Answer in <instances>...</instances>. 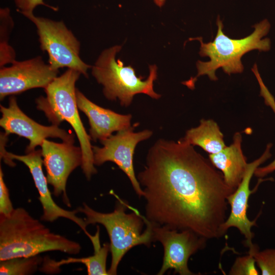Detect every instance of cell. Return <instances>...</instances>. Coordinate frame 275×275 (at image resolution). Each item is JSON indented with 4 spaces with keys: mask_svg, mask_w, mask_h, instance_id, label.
<instances>
[{
    "mask_svg": "<svg viewBox=\"0 0 275 275\" xmlns=\"http://www.w3.org/2000/svg\"><path fill=\"white\" fill-rule=\"evenodd\" d=\"M137 179L143 187L146 217L206 239L218 238L227 218V197L234 189L223 175L181 139H159L150 148Z\"/></svg>",
    "mask_w": 275,
    "mask_h": 275,
    "instance_id": "1",
    "label": "cell"
},
{
    "mask_svg": "<svg viewBox=\"0 0 275 275\" xmlns=\"http://www.w3.org/2000/svg\"><path fill=\"white\" fill-rule=\"evenodd\" d=\"M81 249L78 242L51 232L23 208L0 215V261L55 251L76 255Z\"/></svg>",
    "mask_w": 275,
    "mask_h": 275,
    "instance_id": "2",
    "label": "cell"
},
{
    "mask_svg": "<svg viewBox=\"0 0 275 275\" xmlns=\"http://www.w3.org/2000/svg\"><path fill=\"white\" fill-rule=\"evenodd\" d=\"M216 25L217 31L213 41L204 43L202 37L190 39L199 40L201 43L200 55L210 59L207 62L198 61L196 64L197 75L182 82L190 89L195 88L197 78L201 75H206L210 80H217L215 72L220 68L229 75L242 72L244 66L241 59L245 53L255 49L267 51L270 48V39H263L270 28L266 19L256 24L251 34L239 39L230 38L224 33V25L219 17L216 20Z\"/></svg>",
    "mask_w": 275,
    "mask_h": 275,
    "instance_id": "3",
    "label": "cell"
},
{
    "mask_svg": "<svg viewBox=\"0 0 275 275\" xmlns=\"http://www.w3.org/2000/svg\"><path fill=\"white\" fill-rule=\"evenodd\" d=\"M114 211L109 213L97 211L87 204L78 207V212L83 213L86 224H99L106 229L110 239L112 260L107 271L108 275H115L119 263L131 249L138 245L149 246L154 241L153 224L136 209L127 213L129 205L118 197Z\"/></svg>",
    "mask_w": 275,
    "mask_h": 275,
    "instance_id": "4",
    "label": "cell"
},
{
    "mask_svg": "<svg viewBox=\"0 0 275 275\" xmlns=\"http://www.w3.org/2000/svg\"><path fill=\"white\" fill-rule=\"evenodd\" d=\"M80 74L79 71L68 68L44 89L46 96L38 97L36 102L37 109L44 112L52 125L58 126L66 121L72 127L82 151L81 167L87 179L90 180L97 170L94 167L91 139L78 112L75 83Z\"/></svg>",
    "mask_w": 275,
    "mask_h": 275,
    "instance_id": "5",
    "label": "cell"
},
{
    "mask_svg": "<svg viewBox=\"0 0 275 275\" xmlns=\"http://www.w3.org/2000/svg\"><path fill=\"white\" fill-rule=\"evenodd\" d=\"M121 46L116 45L103 50L94 65L92 67V74L97 81L103 86V93L109 100L118 99L121 106H128L135 95L147 94L158 99L161 95L153 89L154 81L157 78V67L149 66V74L144 77L135 74L131 66H124L120 59L116 60V55L121 49Z\"/></svg>",
    "mask_w": 275,
    "mask_h": 275,
    "instance_id": "6",
    "label": "cell"
},
{
    "mask_svg": "<svg viewBox=\"0 0 275 275\" xmlns=\"http://www.w3.org/2000/svg\"><path fill=\"white\" fill-rule=\"evenodd\" d=\"M21 14L36 25L40 48L47 53L52 69L67 67L88 77L87 70L91 66L80 58V42L64 22L36 16L33 12Z\"/></svg>",
    "mask_w": 275,
    "mask_h": 275,
    "instance_id": "7",
    "label": "cell"
},
{
    "mask_svg": "<svg viewBox=\"0 0 275 275\" xmlns=\"http://www.w3.org/2000/svg\"><path fill=\"white\" fill-rule=\"evenodd\" d=\"M136 124L100 141L103 147L92 146V150L95 165L99 166L106 161L116 163L127 175L138 196L142 197L144 191L135 176L133 155L138 144L149 139L153 132L148 129L134 132Z\"/></svg>",
    "mask_w": 275,
    "mask_h": 275,
    "instance_id": "8",
    "label": "cell"
},
{
    "mask_svg": "<svg viewBox=\"0 0 275 275\" xmlns=\"http://www.w3.org/2000/svg\"><path fill=\"white\" fill-rule=\"evenodd\" d=\"M152 224L154 240L160 242L164 250L162 265L157 274L162 275L169 269L180 275L195 274L188 267V259L206 246L207 239L188 230Z\"/></svg>",
    "mask_w": 275,
    "mask_h": 275,
    "instance_id": "9",
    "label": "cell"
},
{
    "mask_svg": "<svg viewBox=\"0 0 275 275\" xmlns=\"http://www.w3.org/2000/svg\"><path fill=\"white\" fill-rule=\"evenodd\" d=\"M58 73L59 70L46 64L40 56L23 61H15L9 67H2L0 99L34 88L45 89L58 76Z\"/></svg>",
    "mask_w": 275,
    "mask_h": 275,
    "instance_id": "10",
    "label": "cell"
},
{
    "mask_svg": "<svg viewBox=\"0 0 275 275\" xmlns=\"http://www.w3.org/2000/svg\"><path fill=\"white\" fill-rule=\"evenodd\" d=\"M41 147L48 183L52 186L54 195L59 197L62 195L65 204L70 207L66 183L73 170L81 166V149L72 143H57L47 139L44 140Z\"/></svg>",
    "mask_w": 275,
    "mask_h": 275,
    "instance_id": "11",
    "label": "cell"
},
{
    "mask_svg": "<svg viewBox=\"0 0 275 275\" xmlns=\"http://www.w3.org/2000/svg\"><path fill=\"white\" fill-rule=\"evenodd\" d=\"M0 108L2 113L0 126L7 135L16 134L29 140L26 153L35 150L36 147L41 146L44 140L48 138H59L63 142L74 143V136L72 133L55 125L49 126L41 125L26 115L18 106L14 96L9 98L8 107L1 105Z\"/></svg>",
    "mask_w": 275,
    "mask_h": 275,
    "instance_id": "12",
    "label": "cell"
},
{
    "mask_svg": "<svg viewBox=\"0 0 275 275\" xmlns=\"http://www.w3.org/2000/svg\"><path fill=\"white\" fill-rule=\"evenodd\" d=\"M1 156L10 166H15L12 160L15 159L21 161L29 168L39 194V200L43 210L41 221L52 222L60 217L67 218L78 225L87 236L90 235L87 230V225L85 219L76 215L78 212L76 209L72 211L64 209L58 205L52 199L48 187L47 178L42 170L43 161L41 150H34L24 155H18L5 150Z\"/></svg>",
    "mask_w": 275,
    "mask_h": 275,
    "instance_id": "13",
    "label": "cell"
},
{
    "mask_svg": "<svg viewBox=\"0 0 275 275\" xmlns=\"http://www.w3.org/2000/svg\"><path fill=\"white\" fill-rule=\"evenodd\" d=\"M271 144H268L263 154L258 159L248 163L245 173L242 180L234 191L227 197V202L230 206L231 211L229 216L222 227L224 235L231 227L237 228L245 237L244 245L251 247L254 234L251 229L256 226L257 218L253 221L249 219L247 211L249 208V199L254 190L250 189L251 178L256 169L269 158L271 154L270 150Z\"/></svg>",
    "mask_w": 275,
    "mask_h": 275,
    "instance_id": "14",
    "label": "cell"
},
{
    "mask_svg": "<svg viewBox=\"0 0 275 275\" xmlns=\"http://www.w3.org/2000/svg\"><path fill=\"white\" fill-rule=\"evenodd\" d=\"M76 98L78 109L88 118L90 126L89 135L94 142L106 139L114 132L131 126V115L120 114L102 107L90 100L77 89Z\"/></svg>",
    "mask_w": 275,
    "mask_h": 275,
    "instance_id": "15",
    "label": "cell"
},
{
    "mask_svg": "<svg viewBox=\"0 0 275 275\" xmlns=\"http://www.w3.org/2000/svg\"><path fill=\"white\" fill-rule=\"evenodd\" d=\"M233 142L219 152L209 154L211 164L221 170L226 184L235 190L241 182L248 163L241 149L242 136L236 132Z\"/></svg>",
    "mask_w": 275,
    "mask_h": 275,
    "instance_id": "16",
    "label": "cell"
},
{
    "mask_svg": "<svg viewBox=\"0 0 275 275\" xmlns=\"http://www.w3.org/2000/svg\"><path fill=\"white\" fill-rule=\"evenodd\" d=\"M181 139L193 146L200 147L209 154L216 153L226 147L218 125L211 119L201 120L198 126L187 130Z\"/></svg>",
    "mask_w": 275,
    "mask_h": 275,
    "instance_id": "17",
    "label": "cell"
},
{
    "mask_svg": "<svg viewBox=\"0 0 275 275\" xmlns=\"http://www.w3.org/2000/svg\"><path fill=\"white\" fill-rule=\"evenodd\" d=\"M94 248V254L92 256L84 258L69 257L59 261L49 260L46 262L44 269L47 272L59 269L62 265L70 263H81L87 268L88 275H107L106 259L110 251V244L104 243L102 246L100 245L99 236H96L92 241Z\"/></svg>",
    "mask_w": 275,
    "mask_h": 275,
    "instance_id": "18",
    "label": "cell"
},
{
    "mask_svg": "<svg viewBox=\"0 0 275 275\" xmlns=\"http://www.w3.org/2000/svg\"><path fill=\"white\" fill-rule=\"evenodd\" d=\"M43 258L36 255L15 257L0 261L1 275H29L35 273L42 263Z\"/></svg>",
    "mask_w": 275,
    "mask_h": 275,
    "instance_id": "19",
    "label": "cell"
},
{
    "mask_svg": "<svg viewBox=\"0 0 275 275\" xmlns=\"http://www.w3.org/2000/svg\"><path fill=\"white\" fill-rule=\"evenodd\" d=\"M0 66L12 64L15 60V52L9 44L8 40L14 26V22L8 8L1 9L0 11Z\"/></svg>",
    "mask_w": 275,
    "mask_h": 275,
    "instance_id": "20",
    "label": "cell"
},
{
    "mask_svg": "<svg viewBox=\"0 0 275 275\" xmlns=\"http://www.w3.org/2000/svg\"><path fill=\"white\" fill-rule=\"evenodd\" d=\"M252 71L256 76L260 86V95L264 98L266 105L270 106L275 114V99L264 84L256 64L254 65ZM274 171H275V159L265 167H258L254 172V175L256 177L262 178Z\"/></svg>",
    "mask_w": 275,
    "mask_h": 275,
    "instance_id": "21",
    "label": "cell"
},
{
    "mask_svg": "<svg viewBox=\"0 0 275 275\" xmlns=\"http://www.w3.org/2000/svg\"><path fill=\"white\" fill-rule=\"evenodd\" d=\"M249 252L253 255L262 275H275V249L260 251L257 245L253 244Z\"/></svg>",
    "mask_w": 275,
    "mask_h": 275,
    "instance_id": "22",
    "label": "cell"
},
{
    "mask_svg": "<svg viewBox=\"0 0 275 275\" xmlns=\"http://www.w3.org/2000/svg\"><path fill=\"white\" fill-rule=\"evenodd\" d=\"M253 255L248 252L247 255L236 258L231 269L230 275H258L259 272L256 267Z\"/></svg>",
    "mask_w": 275,
    "mask_h": 275,
    "instance_id": "23",
    "label": "cell"
},
{
    "mask_svg": "<svg viewBox=\"0 0 275 275\" xmlns=\"http://www.w3.org/2000/svg\"><path fill=\"white\" fill-rule=\"evenodd\" d=\"M9 190L4 180L3 172L0 168V215H9L14 210Z\"/></svg>",
    "mask_w": 275,
    "mask_h": 275,
    "instance_id": "24",
    "label": "cell"
},
{
    "mask_svg": "<svg viewBox=\"0 0 275 275\" xmlns=\"http://www.w3.org/2000/svg\"><path fill=\"white\" fill-rule=\"evenodd\" d=\"M18 11L21 14L23 13L33 12L34 9L39 5H43L52 9L54 11L58 10L56 7L45 4L43 0H13Z\"/></svg>",
    "mask_w": 275,
    "mask_h": 275,
    "instance_id": "25",
    "label": "cell"
},
{
    "mask_svg": "<svg viewBox=\"0 0 275 275\" xmlns=\"http://www.w3.org/2000/svg\"><path fill=\"white\" fill-rule=\"evenodd\" d=\"M154 3L159 7H161L165 3L166 0H153Z\"/></svg>",
    "mask_w": 275,
    "mask_h": 275,
    "instance_id": "26",
    "label": "cell"
}]
</instances>
